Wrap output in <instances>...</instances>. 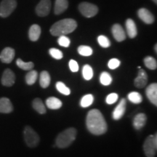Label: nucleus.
<instances>
[{
  "label": "nucleus",
  "mask_w": 157,
  "mask_h": 157,
  "mask_svg": "<svg viewBox=\"0 0 157 157\" xmlns=\"http://www.w3.org/2000/svg\"><path fill=\"white\" fill-rule=\"evenodd\" d=\"M87 129L92 134L101 135L106 132L108 126L106 121L99 110L93 109L89 111L86 118Z\"/></svg>",
  "instance_id": "1"
},
{
  "label": "nucleus",
  "mask_w": 157,
  "mask_h": 157,
  "mask_svg": "<svg viewBox=\"0 0 157 157\" xmlns=\"http://www.w3.org/2000/svg\"><path fill=\"white\" fill-rule=\"evenodd\" d=\"M77 27V23L71 18L63 19L59 21L52 25L50 33L52 36H60L73 32Z\"/></svg>",
  "instance_id": "2"
},
{
  "label": "nucleus",
  "mask_w": 157,
  "mask_h": 157,
  "mask_svg": "<svg viewBox=\"0 0 157 157\" xmlns=\"http://www.w3.org/2000/svg\"><path fill=\"white\" fill-rule=\"evenodd\" d=\"M76 134V129L73 127L65 129L63 132L58 135L56 140V145L59 148H67L75 140Z\"/></svg>",
  "instance_id": "3"
},
{
  "label": "nucleus",
  "mask_w": 157,
  "mask_h": 157,
  "mask_svg": "<svg viewBox=\"0 0 157 157\" xmlns=\"http://www.w3.org/2000/svg\"><path fill=\"white\" fill-rule=\"evenodd\" d=\"M24 140L26 145L30 148H35L39 145L40 138L32 127L26 126L23 130Z\"/></svg>",
  "instance_id": "4"
},
{
  "label": "nucleus",
  "mask_w": 157,
  "mask_h": 157,
  "mask_svg": "<svg viewBox=\"0 0 157 157\" xmlns=\"http://www.w3.org/2000/svg\"><path fill=\"white\" fill-rule=\"evenodd\" d=\"M157 150V136L151 135L147 137L143 144V151L147 157H154Z\"/></svg>",
  "instance_id": "5"
},
{
  "label": "nucleus",
  "mask_w": 157,
  "mask_h": 157,
  "mask_svg": "<svg viewBox=\"0 0 157 157\" xmlns=\"http://www.w3.org/2000/svg\"><path fill=\"white\" fill-rule=\"evenodd\" d=\"M17 7L15 0H2L0 3V17H7Z\"/></svg>",
  "instance_id": "6"
},
{
  "label": "nucleus",
  "mask_w": 157,
  "mask_h": 157,
  "mask_svg": "<svg viewBox=\"0 0 157 157\" xmlns=\"http://www.w3.org/2000/svg\"><path fill=\"white\" fill-rule=\"evenodd\" d=\"M78 10L82 15L86 17H94L98 13L97 6L89 2H82L78 5Z\"/></svg>",
  "instance_id": "7"
},
{
  "label": "nucleus",
  "mask_w": 157,
  "mask_h": 157,
  "mask_svg": "<svg viewBox=\"0 0 157 157\" xmlns=\"http://www.w3.org/2000/svg\"><path fill=\"white\" fill-rule=\"evenodd\" d=\"M51 9L50 0H41L36 7V13L40 17L47 16Z\"/></svg>",
  "instance_id": "8"
},
{
  "label": "nucleus",
  "mask_w": 157,
  "mask_h": 157,
  "mask_svg": "<svg viewBox=\"0 0 157 157\" xmlns=\"http://www.w3.org/2000/svg\"><path fill=\"white\" fill-rule=\"evenodd\" d=\"M1 82L2 85L5 87H12L15 82V75L13 71L10 68L5 69L2 76Z\"/></svg>",
  "instance_id": "9"
},
{
  "label": "nucleus",
  "mask_w": 157,
  "mask_h": 157,
  "mask_svg": "<svg viewBox=\"0 0 157 157\" xmlns=\"http://www.w3.org/2000/svg\"><path fill=\"white\" fill-rule=\"evenodd\" d=\"M137 15H138L139 18L146 24H152L155 21L154 15L146 8H141L139 10L137 11Z\"/></svg>",
  "instance_id": "10"
},
{
  "label": "nucleus",
  "mask_w": 157,
  "mask_h": 157,
  "mask_svg": "<svg viewBox=\"0 0 157 157\" xmlns=\"http://www.w3.org/2000/svg\"><path fill=\"white\" fill-rule=\"evenodd\" d=\"M15 58V50L11 48H5L0 54V60L4 63H10Z\"/></svg>",
  "instance_id": "11"
},
{
  "label": "nucleus",
  "mask_w": 157,
  "mask_h": 157,
  "mask_svg": "<svg viewBox=\"0 0 157 157\" xmlns=\"http://www.w3.org/2000/svg\"><path fill=\"white\" fill-rule=\"evenodd\" d=\"M146 93L147 98H148L151 103H152L155 105H157V84H151L147 87Z\"/></svg>",
  "instance_id": "12"
},
{
  "label": "nucleus",
  "mask_w": 157,
  "mask_h": 157,
  "mask_svg": "<svg viewBox=\"0 0 157 157\" xmlns=\"http://www.w3.org/2000/svg\"><path fill=\"white\" fill-rule=\"evenodd\" d=\"M126 101L125 99L121 100L119 103L116 107V109L113 111V119L115 120H119L124 114L125 111H126Z\"/></svg>",
  "instance_id": "13"
},
{
  "label": "nucleus",
  "mask_w": 157,
  "mask_h": 157,
  "mask_svg": "<svg viewBox=\"0 0 157 157\" xmlns=\"http://www.w3.org/2000/svg\"><path fill=\"white\" fill-rule=\"evenodd\" d=\"M111 31H112L113 37H114V39L117 42H122V41L126 39L124 30L121 25L116 23V24H114L112 26Z\"/></svg>",
  "instance_id": "14"
},
{
  "label": "nucleus",
  "mask_w": 157,
  "mask_h": 157,
  "mask_svg": "<svg viewBox=\"0 0 157 157\" xmlns=\"http://www.w3.org/2000/svg\"><path fill=\"white\" fill-rule=\"evenodd\" d=\"M147 82H148V75L146 72L143 69L140 68L138 71V76L135 79V86L137 88H143L146 85Z\"/></svg>",
  "instance_id": "15"
},
{
  "label": "nucleus",
  "mask_w": 157,
  "mask_h": 157,
  "mask_svg": "<svg viewBox=\"0 0 157 157\" xmlns=\"http://www.w3.org/2000/svg\"><path fill=\"white\" fill-rule=\"evenodd\" d=\"M13 105L10 100L7 98H0V113H10L13 112Z\"/></svg>",
  "instance_id": "16"
},
{
  "label": "nucleus",
  "mask_w": 157,
  "mask_h": 157,
  "mask_svg": "<svg viewBox=\"0 0 157 157\" xmlns=\"http://www.w3.org/2000/svg\"><path fill=\"white\" fill-rule=\"evenodd\" d=\"M147 121V117L144 113H138L135 116L133 120V126L135 129H140L146 125Z\"/></svg>",
  "instance_id": "17"
},
{
  "label": "nucleus",
  "mask_w": 157,
  "mask_h": 157,
  "mask_svg": "<svg viewBox=\"0 0 157 157\" xmlns=\"http://www.w3.org/2000/svg\"><path fill=\"white\" fill-rule=\"evenodd\" d=\"M126 29L127 33L129 38L133 39L137 36V30L136 25L134 22V21L132 19L129 18L126 21Z\"/></svg>",
  "instance_id": "18"
},
{
  "label": "nucleus",
  "mask_w": 157,
  "mask_h": 157,
  "mask_svg": "<svg viewBox=\"0 0 157 157\" xmlns=\"http://www.w3.org/2000/svg\"><path fill=\"white\" fill-rule=\"evenodd\" d=\"M41 35V28L39 25L34 24L30 27L29 31V37L31 41L36 42Z\"/></svg>",
  "instance_id": "19"
},
{
  "label": "nucleus",
  "mask_w": 157,
  "mask_h": 157,
  "mask_svg": "<svg viewBox=\"0 0 157 157\" xmlns=\"http://www.w3.org/2000/svg\"><path fill=\"white\" fill-rule=\"evenodd\" d=\"M68 7V0H56L55 3L54 13L56 15H60L67 10Z\"/></svg>",
  "instance_id": "20"
},
{
  "label": "nucleus",
  "mask_w": 157,
  "mask_h": 157,
  "mask_svg": "<svg viewBox=\"0 0 157 157\" xmlns=\"http://www.w3.org/2000/svg\"><path fill=\"white\" fill-rule=\"evenodd\" d=\"M46 105L50 109H59L62 106V102L56 97H50L47 99Z\"/></svg>",
  "instance_id": "21"
},
{
  "label": "nucleus",
  "mask_w": 157,
  "mask_h": 157,
  "mask_svg": "<svg viewBox=\"0 0 157 157\" xmlns=\"http://www.w3.org/2000/svg\"><path fill=\"white\" fill-rule=\"evenodd\" d=\"M50 76L47 71H43L41 72L39 76V84L42 88H47L50 84Z\"/></svg>",
  "instance_id": "22"
},
{
  "label": "nucleus",
  "mask_w": 157,
  "mask_h": 157,
  "mask_svg": "<svg viewBox=\"0 0 157 157\" xmlns=\"http://www.w3.org/2000/svg\"><path fill=\"white\" fill-rule=\"evenodd\" d=\"M32 106L35 111L40 114H44L46 113V108L40 98H35L33 101Z\"/></svg>",
  "instance_id": "23"
},
{
  "label": "nucleus",
  "mask_w": 157,
  "mask_h": 157,
  "mask_svg": "<svg viewBox=\"0 0 157 157\" xmlns=\"http://www.w3.org/2000/svg\"><path fill=\"white\" fill-rule=\"evenodd\" d=\"M37 77H38V73L36 71L31 70L25 75V82L29 85H32L36 82Z\"/></svg>",
  "instance_id": "24"
},
{
  "label": "nucleus",
  "mask_w": 157,
  "mask_h": 157,
  "mask_svg": "<svg viewBox=\"0 0 157 157\" xmlns=\"http://www.w3.org/2000/svg\"><path fill=\"white\" fill-rule=\"evenodd\" d=\"M16 64L20 68L25 71H31L34 68V64L32 62H24L21 60V58H18L16 60Z\"/></svg>",
  "instance_id": "25"
},
{
  "label": "nucleus",
  "mask_w": 157,
  "mask_h": 157,
  "mask_svg": "<svg viewBox=\"0 0 157 157\" xmlns=\"http://www.w3.org/2000/svg\"><path fill=\"white\" fill-rule=\"evenodd\" d=\"M145 66L151 70H155L157 68V62L156 60L153 57L147 56L144 58Z\"/></svg>",
  "instance_id": "26"
},
{
  "label": "nucleus",
  "mask_w": 157,
  "mask_h": 157,
  "mask_svg": "<svg viewBox=\"0 0 157 157\" xmlns=\"http://www.w3.org/2000/svg\"><path fill=\"white\" fill-rule=\"evenodd\" d=\"M94 101V97L91 94H88V95H84L83 98H82L81 101H80V105L83 108H87L90 105L93 104Z\"/></svg>",
  "instance_id": "27"
},
{
  "label": "nucleus",
  "mask_w": 157,
  "mask_h": 157,
  "mask_svg": "<svg viewBox=\"0 0 157 157\" xmlns=\"http://www.w3.org/2000/svg\"><path fill=\"white\" fill-rule=\"evenodd\" d=\"M129 101L135 104L140 103L143 101V97L140 93L137 92H132L128 95Z\"/></svg>",
  "instance_id": "28"
},
{
  "label": "nucleus",
  "mask_w": 157,
  "mask_h": 157,
  "mask_svg": "<svg viewBox=\"0 0 157 157\" xmlns=\"http://www.w3.org/2000/svg\"><path fill=\"white\" fill-rule=\"evenodd\" d=\"M82 74L83 77L86 80L92 79L93 76V70L90 65H85L84 66L83 69H82Z\"/></svg>",
  "instance_id": "29"
},
{
  "label": "nucleus",
  "mask_w": 157,
  "mask_h": 157,
  "mask_svg": "<svg viewBox=\"0 0 157 157\" xmlns=\"http://www.w3.org/2000/svg\"><path fill=\"white\" fill-rule=\"evenodd\" d=\"M100 81H101V83L103 84V85L108 86L110 85L112 82V77L110 74L108 73V72L104 71L101 74V76H100Z\"/></svg>",
  "instance_id": "30"
},
{
  "label": "nucleus",
  "mask_w": 157,
  "mask_h": 157,
  "mask_svg": "<svg viewBox=\"0 0 157 157\" xmlns=\"http://www.w3.org/2000/svg\"><path fill=\"white\" fill-rule=\"evenodd\" d=\"M56 89L58 90V92L62 93L64 95H69L71 93V90L68 87L65 85V84L62 82H58L56 83Z\"/></svg>",
  "instance_id": "31"
},
{
  "label": "nucleus",
  "mask_w": 157,
  "mask_h": 157,
  "mask_svg": "<svg viewBox=\"0 0 157 157\" xmlns=\"http://www.w3.org/2000/svg\"><path fill=\"white\" fill-rule=\"evenodd\" d=\"M78 52L82 56H90L93 54V49L89 46L81 45L78 48Z\"/></svg>",
  "instance_id": "32"
},
{
  "label": "nucleus",
  "mask_w": 157,
  "mask_h": 157,
  "mask_svg": "<svg viewBox=\"0 0 157 157\" xmlns=\"http://www.w3.org/2000/svg\"><path fill=\"white\" fill-rule=\"evenodd\" d=\"M98 42L102 48H109L110 45H111V42H110L109 39L106 36H103V35H101V36L98 37Z\"/></svg>",
  "instance_id": "33"
},
{
  "label": "nucleus",
  "mask_w": 157,
  "mask_h": 157,
  "mask_svg": "<svg viewBox=\"0 0 157 157\" xmlns=\"http://www.w3.org/2000/svg\"><path fill=\"white\" fill-rule=\"evenodd\" d=\"M58 42L59 45H60L61 47H63V48H68V47H69V45L71 44V41L69 38H68V37L65 36V35L60 36V37L58 38Z\"/></svg>",
  "instance_id": "34"
},
{
  "label": "nucleus",
  "mask_w": 157,
  "mask_h": 157,
  "mask_svg": "<svg viewBox=\"0 0 157 157\" xmlns=\"http://www.w3.org/2000/svg\"><path fill=\"white\" fill-rule=\"evenodd\" d=\"M49 53L52 58L56 59V60H60L63 58V52L60 50L56 48H51L49 50Z\"/></svg>",
  "instance_id": "35"
},
{
  "label": "nucleus",
  "mask_w": 157,
  "mask_h": 157,
  "mask_svg": "<svg viewBox=\"0 0 157 157\" xmlns=\"http://www.w3.org/2000/svg\"><path fill=\"white\" fill-rule=\"evenodd\" d=\"M120 60H118L117 58H112L109 61V63H108V66L110 69H116L120 66Z\"/></svg>",
  "instance_id": "36"
},
{
  "label": "nucleus",
  "mask_w": 157,
  "mask_h": 157,
  "mask_svg": "<svg viewBox=\"0 0 157 157\" xmlns=\"http://www.w3.org/2000/svg\"><path fill=\"white\" fill-rule=\"evenodd\" d=\"M117 100H118L117 94V93H111L107 96L105 101H106V103L108 104L111 105V104H113L114 103H116V102L117 101Z\"/></svg>",
  "instance_id": "37"
},
{
  "label": "nucleus",
  "mask_w": 157,
  "mask_h": 157,
  "mask_svg": "<svg viewBox=\"0 0 157 157\" xmlns=\"http://www.w3.org/2000/svg\"><path fill=\"white\" fill-rule=\"evenodd\" d=\"M69 68L72 72H77L78 71V65L77 62L74 60H71L69 61Z\"/></svg>",
  "instance_id": "38"
},
{
  "label": "nucleus",
  "mask_w": 157,
  "mask_h": 157,
  "mask_svg": "<svg viewBox=\"0 0 157 157\" xmlns=\"http://www.w3.org/2000/svg\"><path fill=\"white\" fill-rule=\"evenodd\" d=\"M154 50H155V52H157V44H155V46H154Z\"/></svg>",
  "instance_id": "39"
},
{
  "label": "nucleus",
  "mask_w": 157,
  "mask_h": 157,
  "mask_svg": "<svg viewBox=\"0 0 157 157\" xmlns=\"http://www.w3.org/2000/svg\"><path fill=\"white\" fill-rule=\"evenodd\" d=\"M153 2H154L155 4L157 3V0H153Z\"/></svg>",
  "instance_id": "40"
}]
</instances>
